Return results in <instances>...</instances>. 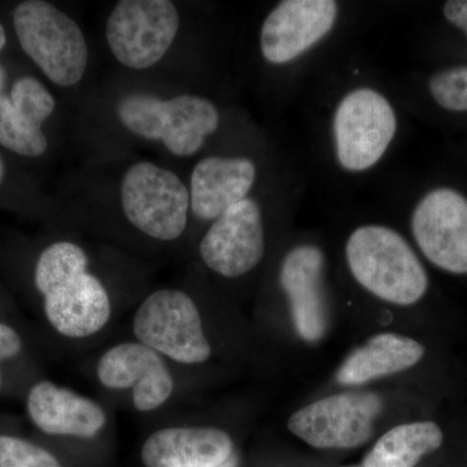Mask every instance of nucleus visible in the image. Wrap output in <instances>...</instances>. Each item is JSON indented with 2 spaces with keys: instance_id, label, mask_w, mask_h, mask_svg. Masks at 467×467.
I'll list each match as a JSON object with an SVG mask.
<instances>
[{
  "instance_id": "1",
  "label": "nucleus",
  "mask_w": 467,
  "mask_h": 467,
  "mask_svg": "<svg viewBox=\"0 0 467 467\" xmlns=\"http://www.w3.org/2000/svg\"><path fill=\"white\" fill-rule=\"evenodd\" d=\"M34 284L48 324L61 337L88 339L112 318L109 292L90 272V256L78 243L58 241L46 247L36 260Z\"/></svg>"
},
{
  "instance_id": "2",
  "label": "nucleus",
  "mask_w": 467,
  "mask_h": 467,
  "mask_svg": "<svg viewBox=\"0 0 467 467\" xmlns=\"http://www.w3.org/2000/svg\"><path fill=\"white\" fill-rule=\"evenodd\" d=\"M346 256L356 281L379 299L411 306L426 294V270L408 242L389 227H358L347 242Z\"/></svg>"
},
{
  "instance_id": "3",
  "label": "nucleus",
  "mask_w": 467,
  "mask_h": 467,
  "mask_svg": "<svg viewBox=\"0 0 467 467\" xmlns=\"http://www.w3.org/2000/svg\"><path fill=\"white\" fill-rule=\"evenodd\" d=\"M18 43L52 84L73 88L88 67V41L69 15L43 0H26L14 12Z\"/></svg>"
},
{
  "instance_id": "4",
  "label": "nucleus",
  "mask_w": 467,
  "mask_h": 467,
  "mask_svg": "<svg viewBox=\"0 0 467 467\" xmlns=\"http://www.w3.org/2000/svg\"><path fill=\"white\" fill-rule=\"evenodd\" d=\"M119 204L138 233L160 243L180 239L192 213L189 187L171 169L147 160L126 169Z\"/></svg>"
},
{
  "instance_id": "5",
  "label": "nucleus",
  "mask_w": 467,
  "mask_h": 467,
  "mask_svg": "<svg viewBox=\"0 0 467 467\" xmlns=\"http://www.w3.org/2000/svg\"><path fill=\"white\" fill-rule=\"evenodd\" d=\"M133 334L138 342L184 367L204 364L212 356L201 310L178 288H159L144 297L134 313Z\"/></svg>"
},
{
  "instance_id": "6",
  "label": "nucleus",
  "mask_w": 467,
  "mask_h": 467,
  "mask_svg": "<svg viewBox=\"0 0 467 467\" xmlns=\"http://www.w3.org/2000/svg\"><path fill=\"white\" fill-rule=\"evenodd\" d=\"M180 26V12L171 0H121L107 18V45L122 67L150 69L171 50Z\"/></svg>"
},
{
  "instance_id": "7",
  "label": "nucleus",
  "mask_w": 467,
  "mask_h": 467,
  "mask_svg": "<svg viewBox=\"0 0 467 467\" xmlns=\"http://www.w3.org/2000/svg\"><path fill=\"white\" fill-rule=\"evenodd\" d=\"M398 129L389 99L377 90L359 88L337 104L333 119L335 150L340 167L359 173L383 158Z\"/></svg>"
},
{
  "instance_id": "8",
  "label": "nucleus",
  "mask_w": 467,
  "mask_h": 467,
  "mask_svg": "<svg viewBox=\"0 0 467 467\" xmlns=\"http://www.w3.org/2000/svg\"><path fill=\"white\" fill-rule=\"evenodd\" d=\"M380 410L382 400L374 393H339L292 414L288 429L319 450H348L371 438Z\"/></svg>"
},
{
  "instance_id": "9",
  "label": "nucleus",
  "mask_w": 467,
  "mask_h": 467,
  "mask_svg": "<svg viewBox=\"0 0 467 467\" xmlns=\"http://www.w3.org/2000/svg\"><path fill=\"white\" fill-rule=\"evenodd\" d=\"M97 378L112 391H131L135 410L150 413L164 407L175 391L167 359L150 347L130 340L117 343L100 356Z\"/></svg>"
},
{
  "instance_id": "10",
  "label": "nucleus",
  "mask_w": 467,
  "mask_h": 467,
  "mask_svg": "<svg viewBox=\"0 0 467 467\" xmlns=\"http://www.w3.org/2000/svg\"><path fill=\"white\" fill-rule=\"evenodd\" d=\"M264 252L263 212L250 196L214 220L199 244L205 266L225 278L250 273L263 260Z\"/></svg>"
},
{
  "instance_id": "11",
  "label": "nucleus",
  "mask_w": 467,
  "mask_h": 467,
  "mask_svg": "<svg viewBox=\"0 0 467 467\" xmlns=\"http://www.w3.org/2000/svg\"><path fill=\"white\" fill-rule=\"evenodd\" d=\"M418 247L434 265L467 275V199L451 189L423 196L411 217Z\"/></svg>"
},
{
  "instance_id": "12",
  "label": "nucleus",
  "mask_w": 467,
  "mask_h": 467,
  "mask_svg": "<svg viewBox=\"0 0 467 467\" xmlns=\"http://www.w3.org/2000/svg\"><path fill=\"white\" fill-rule=\"evenodd\" d=\"M337 12L339 5L334 0L279 3L261 26V54L275 66L296 60L333 30Z\"/></svg>"
},
{
  "instance_id": "13",
  "label": "nucleus",
  "mask_w": 467,
  "mask_h": 467,
  "mask_svg": "<svg viewBox=\"0 0 467 467\" xmlns=\"http://www.w3.org/2000/svg\"><path fill=\"white\" fill-rule=\"evenodd\" d=\"M324 265L318 247L300 245L288 252L279 272L297 333L308 342L321 339L327 328Z\"/></svg>"
},
{
  "instance_id": "14",
  "label": "nucleus",
  "mask_w": 467,
  "mask_h": 467,
  "mask_svg": "<svg viewBox=\"0 0 467 467\" xmlns=\"http://www.w3.org/2000/svg\"><path fill=\"white\" fill-rule=\"evenodd\" d=\"M26 409L42 432L63 438H95L109 420L99 402L50 380L34 384L27 393Z\"/></svg>"
},
{
  "instance_id": "15",
  "label": "nucleus",
  "mask_w": 467,
  "mask_h": 467,
  "mask_svg": "<svg viewBox=\"0 0 467 467\" xmlns=\"http://www.w3.org/2000/svg\"><path fill=\"white\" fill-rule=\"evenodd\" d=\"M257 169L247 158L208 156L192 169L190 207L198 220L213 223L227 209L248 198Z\"/></svg>"
},
{
  "instance_id": "16",
  "label": "nucleus",
  "mask_w": 467,
  "mask_h": 467,
  "mask_svg": "<svg viewBox=\"0 0 467 467\" xmlns=\"http://www.w3.org/2000/svg\"><path fill=\"white\" fill-rule=\"evenodd\" d=\"M226 431L214 427L171 426L160 429L143 442L146 467H217L233 456Z\"/></svg>"
},
{
  "instance_id": "17",
  "label": "nucleus",
  "mask_w": 467,
  "mask_h": 467,
  "mask_svg": "<svg viewBox=\"0 0 467 467\" xmlns=\"http://www.w3.org/2000/svg\"><path fill=\"white\" fill-rule=\"evenodd\" d=\"M425 355L422 344L396 334L371 337L361 348L350 353L337 371V382L358 386L368 380L400 373L414 367Z\"/></svg>"
},
{
  "instance_id": "18",
  "label": "nucleus",
  "mask_w": 467,
  "mask_h": 467,
  "mask_svg": "<svg viewBox=\"0 0 467 467\" xmlns=\"http://www.w3.org/2000/svg\"><path fill=\"white\" fill-rule=\"evenodd\" d=\"M220 112L207 98L183 94L165 103L164 134L161 143L177 158H190L204 146L220 128Z\"/></svg>"
},
{
  "instance_id": "19",
  "label": "nucleus",
  "mask_w": 467,
  "mask_h": 467,
  "mask_svg": "<svg viewBox=\"0 0 467 467\" xmlns=\"http://www.w3.org/2000/svg\"><path fill=\"white\" fill-rule=\"evenodd\" d=\"M442 432L434 422L407 423L389 430L364 461L365 467H414L441 448Z\"/></svg>"
},
{
  "instance_id": "20",
  "label": "nucleus",
  "mask_w": 467,
  "mask_h": 467,
  "mask_svg": "<svg viewBox=\"0 0 467 467\" xmlns=\"http://www.w3.org/2000/svg\"><path fill=\"white\" fill-rule=\"evenodd\" d=\"M0 146L26 158H39L48 149L42 126L21 113L8 95L0 97Z\"/></svg>"
},
{
  "instance_id": "21",
  "label": "nucleus",
  "mask_w": 467,
  "mask_h": 467,
  "mask_svg": "<svg viewBox=\"0 0 467 467\" xmlns=\"http://www.w3.org/2000/svg\"><path fill=\"white\" fill-rule=\"evenodd\" d=\"M165 103L155 95L134 92L117 104V116L126 130L150 140L161 142L164 134Z\"/></svg>"
},
{
  "instance_id": "22",
  "label": "nucleus",
  "mask_w": 467,
  "mask_h": 467,
  "mask_svg": "<svg viewBox=\"0 0 467 467\" xmlns=\"http://www.w3.org/2000/svg\"><path fill=\"white\" fill-rule=\"evenodd\" d=\"M8 97L21 113L39 126L45 124L57 109L54 95L33 77L17 79Z\"/></svg>"
},
{
  "instance_id": "23",
  "label": "nucleus",
  "mask_w": 467,
  "mask_h": 467,
  "mask_svg": "<svg viewBox=\"0 0 467 467\" xmlns=\"http://www.w3.org/2000/svg\"><path fill=\"white\" fill-rule=\"evenodd\" d=\"M431 97L441 109L467 112V66L441 70L429 82Z\"/></svg>"
},
{
  "instance_id": "24",
  "label": "nucleus",
  "mask_w": 467,
  "mask_h": 467,
  "mask_svg": "<svg viewBox=\"0 0 467 467\" xmlns=\"http://www.w3.org/2000/svg\"><path fill=\"white\" fill-rule=\"evenodd\" d=\"M0 467H61L51 451L24 439L0 435Z\"/></svg>"
},
{
  "instance_id": "25",
  "label": "nucleus",
  "mask_w": 467,
  "mask_h": 467,
  "mask_svg": "<svg viewBox=\"0 0 467 467\" xmlns=\"http://www.w3.org/2000/svg\"><path fill=\"white\" fill-rule=\"evenodd\" d=\"M23 349L20 335L11 326L0 324V361L15 358Z\"/></svg>"
},
{
  "instance_id": "26",
  "label": "nucleus",
  "mask_w": 467,
  "mask_h": 467,
  "mask_svg": "<svg viewBox=\"0 0 467 467\" xmlns=\"http://www.w3.org/2000/svg\"><path fill=\"white\" fill-rule=\"evenodd\" d=\"M444 16L467 36V0H450L445 3Z\"/></svg>"
},
{
  "instance_id": "27",
  "label": "nucleus",
  "mask_w": 467,
  "mask_h": 467,
  "mask_svg": "<svg viewBox=\"0 0 467 467\" xmlns=\"http://www.w3.org/2000/svg\"><path fill=\"white\" fill-rule=\"evenodd\" d=\"M7 43V34H5V26L0 24V51L5 47ZM5 81H7V73H5V67L0 64V97H2L3 88H5Z\"/></svg>"
},
{
  "instance_id": "28",
  "label": "nucleus",
  "mask_w": 467,
  "mask_h": 467,
  "mask_svg": "<svg viewBox=\"0 0 467 467\" xmlns=\"http://www.w3.org/2000/svg\"><path fill=\"white\" fill-rule=\"evenodd\" d=\"M238 465V461H236V457L233 456L230 457L229 460L226 461V462H223V465L217 466V467H236Z\"/></svg>"
},
{
  "instance_id": "29",
  "label": "nucleus",
  "mask_w": 467,
  "mask_h": 467,
  "mask_svg": "<svg viewBox=\"0 0 467 467\" xmlns=\"http://www.w3.org/2000/svg\"><path fill=\"white\" fill-rule=\"evenodd\" d=\"M3 177H5V164H3V160L0 158V182H2Z\"/></svg>"
},
{
  "instance_id": "30",
  "label": "nucleus",
  "mask_w": 467,
  "mask_h": 467,
  "mask_svg": "<svg viewBox=\"0 0 467 467\" xmlns=\"http://www.w3.org/2000/svg\"><path fill=\"white\" fill-rule=\"evenodd\" d=\"M0 386H2V376H0Z\"/></svg>"
},
{
  "instance_id": "31",
  "label": "nucleus",
  "mask_w": 467,
  "mask_h": 467,
  "mask_svg": "<svg viewBox=\"0 0 467 467\" xmlns=\"http://www.w3.org/2000/svg\"><path fill=\"white\" fill-rule=\"evenodd\" d=\"M356 467H365V466H356Z\"/></svg>"
}]
</instances>
